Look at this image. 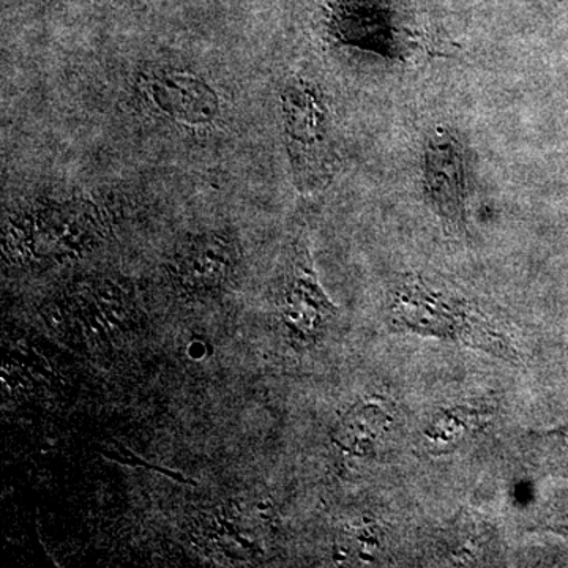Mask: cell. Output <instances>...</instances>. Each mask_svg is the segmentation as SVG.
Listing matches in <instances>:
<instances>
[{"label":"cell","instance_id":"6da1fadb","mask_svg":"<svg viewBox=\"0 0 568 568\" xmlns=\"http://www.w3.org/2000/svg\"><path fill=\"white\" fill-rule=\"evenodd\" d=\"M388 324L396 332L433 336L517 362V346L473 302L410 275L392 295Z\"/></svg>","mask_w":568,"mask_h":568},{"label":"cell","instance_id":"7a4b0ae2","mask_svg":"<svg viewBox=\"0 0 568 568\" xmlns=\"http://www.w3.org/2000/svg\"><path fill=\"white\" fill-rule=\"evenodd\" d=\"M283 110L295 182L302 192L321 189L335 170L325 108L308 85L295 82L283 93Z\"/></svg>","mask_w":568,"mask_h":568},{"label":"cell","instance_id":"3957f363","mask_svg":"<svg viewBox=\"0 0 568 568\" xmlns=\"http://www.w3.org/2000/svg\"><path fill=\"white\" fill-rule=\"evenodd\" d=\"M425 192L444 226L454 233H465V162L458 141L450 134H436L428 142L425 155Z\"/></svg>","mask_w":568,"mask_h":568},{"label":"cell","instance_id":"277c9868","mask_svg":"<svg viewBox=\"0 0 568 568\" xmlns=\"http://www.w3.org/2000/svg\"><path fill=\"white\" fill-rule=\"evenodd\" d=\"M335 312V305L328 301L317 283L308 250L298 248L286 290V317L290 320L287 324L301 336L310 338Z\"/></svg>","mask_w":568,"mask_h":568},{"label":"cell","instance_id":"5b68a950","mask_svg":"<svg viewBox=\"0 0 568 568\" xmlns=\"http://www.w3.org/2000/svg\"><path fill=\"white\" fill-rule=\"evenodd\" d=\"M392 425V410L386 403H358L339 422L335 433V443L347 454L364 457L375 452L377 444L387 435Z\"/></svg>","mask_w":568,"mask_h":568},{"label":"cell","instance_id":"8992f818","mask_svg":"<svg viewBox=\"0 0 568 568\" xmlns=\"http://www.w3.org/2000/svg\"><path fill=\"white\" fill-rule=\"evenodd\" d=\"M480 424L481 414L477 409L458 407V409L446 410L436 416L429 428L426 429V437L435 443V446H443V444H452L462 439L467 432L476 429Z\"/></svg>","mask_w":568,"mask_h":568},{"label":"cell","instance_id":"52a82bcc","mask_svg":"<svg viewBox=\"0 0 568 568\" xmlns=\"http://www.w3.org/2000/svg\"><path fill=\"white\" fill-rule=\"evenodd\" d=\"M448 540L450 556L457 560H467V562H476V560L487 559L489 549V532L484 525H477L474 521L462 523L455 526Z\"/></svg>","mask_w":568,"mask_h":568},{"label":"cell","instance_id":"ba28073f","mask_svg":"<svg viewBox=\"0 0 568 568\" xmlns=\"http://www.w3.org/2000/svg\"><path fill=\"white\" fill-rule=\"evenodd\" d=\"M114 446L118 448V452L102 450L104 458H110L112 462L121 463V465L148 467V469L156 470V473L173 478L175 481H181V484L196 485V481L190 480V478L183 477L181 474L174 473V470L166 469V467L149 465L144 459L138 458L129 448L123 447L122 444L115 443V440Z\"/></svg>","mask_w":568,"mask_h":568}]
</instances>
